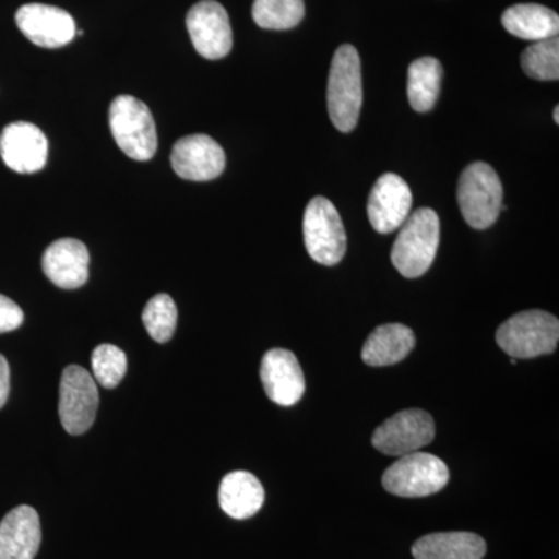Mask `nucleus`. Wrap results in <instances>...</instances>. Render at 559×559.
<instances>
[{
    "label": "nucleus",
    "instance_id": "f257e3e1",
    "mask_svg": "<svg viewBox=\"0 0 559 559\" xmlns=\"http://www.w3.org/2000/svg\"><path fill=\"white\" fill-rule=\"evenodd\" d=\"M439 245V215L432 209H418L401 226L390 259L403 277H421L432 266Z\"/></svg>",
    "mask_w": 559,
    "mask_h": 559
},
{
    "label": "nucleus",
    "instance_id": "f03ea898",
    "mask_svg": "<svg viewBox=\"0 0 559 559\" xmlns=\"http://www.w3.org/2000/svg\"><path fill=\"white\" fill-rule=\"evenodd\" d=\"M362 69L358 50L344 44L334 53L329 76L330 119L341 132L355 130L362 108Z\"/></svg>",
    "mask_w": 559,
    "mask_h": 559
},
{
    "label": "nucleus",
    "instance_id": "7ed1b4c3",
    "mask_svg": "<svg viewBox=\"0 0 559 559\" xmlns=\"http://www.w3.org/2000/svg\"><path fill=\"white\" fill-rule=\"evenodd\" d=\"M559 322L550 312L522 311L506 320L496 333V342L513 359H532L557 349Z\"/></svg>",
    "mask_w": 559,
    "mask_h": 559
},
{
    "label": "nucleus",
    "instance_id": "20e7f679",
    "mask_svg": "<svg viewBox=\"0 0 559 559\" xmlns=\"http://www.w3.org/2000/svg\"><path fill=\"white\" fill-rule=\"evenodd\" d=\"M109 127L119 148L131 159H153L157 150L156 123L145 103L131 95L114 98L109 108Z\"/></svg>",
    "mask_w": 559,
    "mask_h": 559
},
{
    "label": "nucleus",
    "instance_id": "39448f33",
    "mask_svg": "<svg viewBox=\"0 0 559 559\" xmlns=\"http://www.w3.org/2000/svg\"><path fill=\"white\" fill-rule=\"evenodd\" d=\"M457 200L463 218L474 229H488L502 210L503 187L498 173L484 162L471 164L459 180Z\"/></svg>",
    "mask_w": 559,
    "mask_h": 559
},
{
    "label": "nucleus",
    "instance_id": "423d86ee",
    "mask_svg": "<svg viewBox=\"0 0 559 559\" xmlns=\"http://www.w3.org/2000/svg\"><path fill=\"white\" fill-rule=\"evenodd\" d=\"M450 481V469L443 460L426 452L401 455L382 476V487L400 498H426L436 495Z\"/></svg>",
    "mask_w": 559,
    "mask_h": 559
},
{
    "label": "nucleus",
    "instance_id": "0eeeda50",
    "mask_svg": "<svg viewBox=\"0 0 559 559\" xmlns=\"http://www.w3.org/2000/svg\"><path fill=\"white\" fill-rule=\"evenodd\" d=\"M304 240L312 260L334 266L344 259L347 235L340 212L323 197L312 198L304 216Z\"/></svg>",
    "mask_w": 559,
    "mask_h": 559
},
{
    "label": "nucleus",
    "instance_id": "6e6552de",
    "mask_svg": "<svg viewBox=\"0 0 559 559\" xmlns=\"http://www.w3.org/2000/svg\"><path fill=\"white\" fill-rule=\"evenodd\" d=\"M98 388L94 377L80 366L62 371L60 384V419L70 436H81L94 425L98 411Z\"/></svg>",
    "mask_w": 559,
    "mask_h": 559
},
{
    "label": "nucleus",
    "instance_id": "1a4fd4ad",
    "mask_svg": "<svg viewBox=\"0 0 559 559\" xmlns=\"http://www.w3.org/2000/svg\"><path fill=\"white\" fill-rule=\"evenodd\" d=\"M436 423L428 412L421 409L401 411L385 419L371 437L374 450L385 455H406L432 443Z\"/></svg>",
    "mask_w": 559,
    "mask_h": 559
},
{
    "label": "nucleus",
    "instance_id": "9d476101",
    "mask_svg": "<svg viewBox=\"0 0 559 559\" xmlns=\"http://www.w3.org/2000/svg\"><path fill=\"white\" fill-rule=\"evenodd\" d=\"M187 31L194 49L205 60H221L234 46L229 14L215 0H201L187 14Z\"/></svg>",
    "mask_w": 559,
    "mask_h": 559
},
{
    "label": "nucleus",
    "instance_id": "9b49d317",
    "mask_svg": "<svg viewBox=\"0 0 559 559\" xmlns=\"http://www.w3.org/2000/svg\"><path fill=\"white\" fill-rule=\"evenodd\" d=\"M171 167L179 178L205 182L218 178L226 168V154L210 135H187L175 143Z\"/></svg>",
    "mask_w": 559,
    "mask_h": 559
},
{
    "label": "nucleus",
    "instance_id": "f8f14e48",
    "mask_svg": "<svg viewBox=\"0 0 559 559\" xmlns=\"http://www.w3.org/2000/svg\"><path fill=\"white\" fill-rule=\"evenodd\" d=\"M16 24L35 46L58 49L75 38V21L68 11L44 3H28L16 13Z\"/></svg>",
    "mask_w": 559,
    "mask_h": 559
},
{
    "label": "nucleus",
    "instance_id": "ddd939ff",
    "mask_svg": "<svg viewBox=\"0 0 559 559\" xmlns=\"http://www.w3.org/2000/svg\"><path fill=\"white\" fill-rule=\"evenodd\" d=\"M0 156L11 170L32 175L46 167L49 142L35 124L14 121L0 135Z\"/></svg>",
    "mask_w": 559,
    "mask_h": 559
},
{
    "label": "nucleus",
    "instance_id": "4468645a",
    "mask_svg": "<svg viewBox=\"0 0 559 559\" xmlns=\"http://www.w3.org/2000/svg\"><path fill=\"white\" fill-rule=\"evenodd\" d=\"M412 191L406 180L393 173H385L370 191L367 213L371 226L382 235L400 229L411 215Z\"/></svg>",
    "mask_w": 559,
    "mask_h": 559
},
{
    "label": "nucleus",
    "instance_id": "2eb2a0df",
    "mask_svg": "<svg viewBox=\"0 0 559 559\" xmlns=\"http://www.w3.org/2000/svg\"><path fill=\"white\" fill-rule=\"evenodd\" d=\"M260 377L267 399L278 406H294L305 395L304 370L296 355L288 349H270L261 360Z\"/></svg>",
    "mask_w": 559,
    "mask_h": 559
},
{
    "label": "nucleus",
    "instance_id": "dca6fc26",
    "mask_svg": "<svg viewBox=\"0 0 559 559\" xmlns=\"http://www.w3.org/2000/svg\"><path fill=\"white\" fill-rule=\"evenodd\" d=\"M43 270L58 288H80L90 277V252L84 242L62 238L44 252Z\"/></svg>",
    "mask_w": 559,
    "mask_h": 559
},
{
    "label": "nucleus",
    "instance_id": "f3484780",
    "mask_svg": "<svg viewBox=\"0 0 559 559\" xmlns=\"http://www.w3.org/2000/svg\"><path fill=\"white\" fill-rule=\"evenodd\" d=\"M40 539L38 513L28 506L16 507L0 522V559H35Z\"/></svg>",
    "mask_w": 559,
    "mask_h": 559
},
{
    "label": "nucleus",
    "instance_id": "a211bd4d",
    "mask_svg": "<svg viewBox=\"0 0 559 559\" xmlns=\"http://www.w3.org/2000/svg\"><path fill=\"white\" fill-rule=\"evenodd\" d=\"M263 503V485L248 471H234L221 481L219 506L227 516L249 520L259 513Z\"/></svg>",
    "mask_w": 559,
    "mask_h": 559
},
{
    "label": "nucleus",
    "instance_id": "6ab92c4d",
    "mask_svg": "<svg viewBox=\"0 0 559 559\" xmlns=\"http://www.w3.org/2000/svg\"><path fill=\"white\" fill-rule=\"evenodd\" d=\"M485 554L487 543L468 532L432 533L412 547L415 559H481Z\"/></svg>",
    "mask_w": 559,
    "mask_h": 559
},
{
    "label": "nucleus",
    "instance_id": "aec40b11",
    "mask_svg": "<svg viewBox=\"0 0 559 559\" xmlns=\"http://www.w3.org/2000/svg\"><path fill=\"white\" fill-rule=\"evenodd\" d=\"M415 347V333L401 323H385L371 331L362 348V360L370 367L399 364Z\"/></svg>",
    "mask_w": 559,
    "mask_h": 559
},
{
    "label": "nucleus",
    "instance_id": "412c9836",
    "mask_svg": "<svg viewBox=\"0 0 559 559\" xmlns=\"http://www.w3.org/2000/svg\"><path fill=\"white\" fill-rule=\"evenodd\" d=\"M502 25L516 38L538 43L558 36L559 16L538 3H520L502 14Z\"/></svg>",
    "mask_w": 559,
    "mask_h": 559
},
{
    "label": "nucleus",
    "instance_id": "4be33fe9",
    "mask_svg": "<svg viewBox=\"0 0 559 559\" xmlns=\"http://www.w3.org/2000/svg\"><path fill=\"white\" fill-rule=\"evenodd\" d=\"M443 79L440 61L432 57L419 58L409 66L407 95L412 108L417 112H429L439 100Z\"/></svg>",
    "mask_w": 559,
    "mask_h": 559
},
{
    "label": "nucleus",
    "instance_id": "5701e85b",
    "mask_svg": "<svg viewBox=\"0 0 559 559\" xmlns=\"http://www.w3.org/2000/svg\"><path fill=\"white\" fill-rule=\"evenodd\" d=\"M305 16L304 0H255L252 17L266 31H289L297 27Z\"/></svg>",
    "mask_w": 559,
    "mask_h": 559
},
{
    "label": "nucleus",
    "instance_id": "b1692460",
    "mask_svg": "<svg viewBox=\"0 0 559 559\" xmlns=\"http://www.w3.org/2000/svg\"><path fill=\"white\" fill-rule=\"evenodd\" d=\"M522 69L530 79L538 81H558L559 79V39L538 40L527 47L521 57Z\"/></svg>",
    "mask_w": 559,
    "mask_h": 559
},
{
    "label": "nucleus",
    "instance_id": "393cba45",
    "mask_svg": "<svg viewBox=\"0 0 559 559\" xmlns=\"http://www.w3.org/2000/svg\"><path fill=\"white\" fill-rule=\"evenodd\" d=\"M142 320L150 336L165 344L171 340L178 325V308L168 294H157L146 304Z\"/></svg>",
    "mask_w": 559,
    "mask_h": 559
},
{
    "label": "nucleus",
    "instance_id": "a878e982",
    "mask_svg": "<svg viewBox=\"0 0 559 559\" xmlns=\"http://www.w3.org/2000/svg\"><path fill=\"white\" fill-rule=\"evenodd\" d=\"M91 360L94 380L105 389L117 388L127 374V355L116 345H98Z\"/></svg>",
    "mask_w": 559,
    "mask_h": 559
},
{
    "label": "nucleus",
    "instance_id": "bb28decb",
    "mask_svg": "<svg viewBox=\"0 0 559 559\" xmlns=\"http://www.w3.org/2000/svg\"><path fill=\"white\" fill-rule=\"evenodd\" d=\"M24 322V312L20 305L0 294V334L20 329Z\"/></svg>",
    "mask_w": 559,
    "mask_h": 559
},
{
    "label": "nucleus",
    "instance_id": "cd10ccee",
    "mask_svg": "<svg viewBox=\"0 0 559 559\" xmlns=\"http://www.w3.org/2000/svg\"><path fill=\"white\" fill-rule=\"evenodd\" d=\"M10 395V366L7 359L0 355V409L5 406Z\"/></svg>",
    "mask_w": 559,
    "mask_h": 559
},
{
    "label": "nucleus",
    "instance_id": "c85d7f7f",
    "mask_svg": "<svg viewBox=\"0 0 559 559\" xmlns=\"http://www.w3.org/2000/svg\"><path fill=\"white\" fill-rule=\"evenodd\" d=\"M554 119L555 123L559 124V106H557V108L554 109Z\"/></svg>",
    "mask_w": 559,
    "mask_h": 559
}]
</instances>
